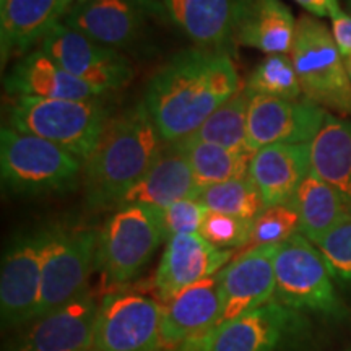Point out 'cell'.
I'll return each instance as SVG.
<instances>
[{
	"label": "cell",
	"instance_id": "6da1fadb",
	"mask_svg": "<svg viewBox=\"0 0 351 351\" xmlns=\"http://www.w3.org/2000/svg\"><path fill=\"white\" fill-rule=\"evenodd\" d=\"M241 88L230 52L187 49L171 57L148 82L145 106L165 143L191 137Z\"/></svg>",
	"mask_w": 351,
	"mask_h": 351
},
{
	"label": "cell",
	"instance_id": "7a4b0ae2",
	"mask_svg": "<svg viewBox=\"0 0 351 351\" xmlns=\"http://www.w3.org/2000/svg\"><path fill=\"white\" fill-rule=\"evenodd\" d=\"M145 103L109 117L103 134L83 161V187L93 208L117 207L165 150Z\"/></svg>",
	"mask_w": 351,
	"mask_h": 351
},
{
	"label": "cell",
	"instance_id": "3957f363",
	"mask_svg": "<svg viewBox=\"0 0 351 351\" xmlns=\"http://www.w3.org/2000/svg\"><path fill=\"white\" fill-rule=\"evenodd\" d=\"M109 111L101 98L44 99L16 96L8 109V125L64 148L85 161L103 134Z\"/></svg>",
	"mask_w": 351,
	"mask_h": 351
},
{
	"label": "cell",
	"instance_id": "277c9868",
	"mask_svg": "<svg viewBox=\"0 0 351 351\" xmlns=\"http://www.w3.org/2000/svg\"><path fill=\"white\" fill-rule=\"evenodd\" d=\"M0 173L3 187L13 194H59L77 187L83 163L47 140L2 127Z\"/></svg>",
	"mask_w": 351,
	"mask_h": 351
},
{
	"label": "cell",
	"instance_id": "5b68a950",
	"mask_svg": "<svg viewBox=\"0 0 351 351\" xmlns=\"http://www.w3.org/2000/svg\"><path fill=\"white\" fill-rule=\"evenodd\" d=\"M304 99L337 116H351V80L335 38L317 16L301 15L291 54Z\"/></svg>",
	"mask_w": 351,
	"mask_h": 351
},
{
	"label": "cell",
	"instance_id": "8992f818",
	"mask_svg": "<svg viewBox=\"0 0 351 351\" xmlns=\"http://www.w3.org/2000/svg\"><path fill=\"white\" fill-rule=\"evenodd\" d=\"M274 300L301 314L343 317L346 311L326 258L301 232L278 245Z\"/></svg>",
	"mask_w": 351,
	"mask_h": 351
},
{
	"label": "cell",
	"instance_id": "52a82bcc",
	"mask_svg": "<svg viewBox=\"0 0 351 351\" xmlns=\"http://www.w3.org/2000/svg\"><path fill=\"white\" fill-rule=\"evenodd\" d=\"M163 239L156 208H117L98 232L95 269L108 287L127 285L145 269Z\"/></svg>",
	"mask_w": 351,
	"mask_h": 351
},
{
	"label": "cell",
	"instance_id": "ba28073f",
	"mask_svg": "<svg viewBox=\"0 0 351 351\" xmlns=\"http://www.w3.org/2000/svg\"><path fill=\"white\" fill-rule=\"evenodd\" d=\"M98 232L85 228H49L43 254L41 298L36 317L67 304L88 289L95 269Z\"/></svg>",
	"mask_w": 351,
	"mask_h": 351
},
{
	"label": "cell",
	"instance_id": "9c48e42d",
	"mask_svg": "<svg viewBox=\"0 0 351 351\" xmlns=\"http://www.w3.org/2000/svg\"><path fill=\"white\" fill-rule=\"evenodd\" d=\"M49 228L21 232L3 254L0 270V317L3 328L36 319L43 283V254Z\"/></svg>",
	"mask_w": 351,
	"mask_h": 351
},
{
	"label": "cell",
	"instance_id": "30bf717a",
	"mask_svg": "<svg viewBox=\"0 0 351 351\" xmlns=\"http://www.w3.org/2000/svg\"><path fill=\"white\" fill-rule=\"evenodd\" d=\"M161 304L138 293H109L99 302L93 351H161Z\"/></svg>",
	"mask_w": 351,
	"mask_h": 351
},
{
	"label": "cell",
	"instance_id": "8fae6325",
	"mask_svg": "<svg viewBox=\"0 0 351 351\" xmlns=\"http://www.w3.org/2000/svg\"><path fill=\"white\" fill-rule=\"evenodd\" d=\"M41 49L65 72L104 93L125 86L134 77L127 57L60 21L41 41Z\"/></svg>",
	"mask_w": 351,
	"mask_h": 351
},
{
	"label": "cell",
	"instance_id": "7c38bea8",
	"mask_svg": "<svg viewBox=\"0 0 351 351\" xmlns=\"http://www.w3.org/2000/svg\"><path fill=\"white\" fill-rule=\"evenodd\" d=\"M99 304L90 289L33 319L5 351H93Z\"/></svg>",
	"mask_w": 351,
	"mask_h": 351
},
{
	"label": "cell",
	"instance_id": "4fadbf2b",
	"mask_svg": "<svg viewBox=\"0 0 351 351\" xmlns=\"http://www.w3.org/2000/svg\"><path fill=\"white\" fill-rule=\"evenodd\" d=\"M327 111L307 99L252 95L247 135L254 152L270 145L311 143L322 129Z\"/></svg>",
	"mask_w": 351,
	"mask_h": 351
},
{
	"label": "cell",
	"instance_id": "5bb4252c",
	"mask_svg": "<svg viewBox=\"0 0 351 351\" xmlns=\"http://www.w3.org/2000/svg\"><path fill=\"white\" fill-rule=\"evenodd\" d=\"M161 304V302H160ZM221 271L184 288L161 304V343L174 351L187 340L207 337L213 341L221 315Z\"/></svg>",
	"mask_w": 351,
	"mask_h": 351
},
{
	"label": "cell",
	"instance_id": "9a60e30c",
	"mask_svg": "<svg viewBox=\"0 0 351 351\" xmlns=\"http://www.w3.org/2000/svg\"><path fill=\"white\" fill-rule=\"evenodd\" d=\"M156 0H77L62 23L112 49H124L142 34Z\"/></svg>",
	"mask_w": 351,
	"mask_h": 351
},
{
	"label": "cell",
	"instance_id": "2e32d148",
	"mask_svg": "<svg viewBox=\"0 0 351 351\" xmlns=\"http://www.w3.org/2000/svg\"><path fill=\"white\" fill-rule=\"evenodd\" d=\"M278 245L241 252L221 270V315L217 330L275 298V256Z\"/></svg>",
	"mask_w": 351,
	"mask_h": 351
},
{
	"label": "cell",
	"instance_id": "e0dca14e",
	"mask_svg": "<svg viewBox=\"0 0 351 351\" xmlns=\"http://www.w3.org/2000/svg\"><path fill=\"white\" fill-rule=\"evenodd\" d=\"M245 0H156L158 15L169 20L202 49L230 52Z\"/></svg>",
	"mask_w": 351,
	"mask_h": 351
},
{
	"label": "cell",
	"instance_id": "ac0fdd59",
	"mask_svg": "<svg viewBox=\"0 0 351 351\" xmlns=\"http://www.w3.org/2000/svg\"><path fill=\"white\" fill-rule=\"evenodd\" d=\"M234 251L215 247L200 234H179L166 241L155 274L156 301L161 304L191 287L221 271L232 261Z\"/></svg>",
	"mask_w": 351,
	"mask_h": 351
},
{
	"label": "cell",
	"instance_id": "d6986e66",
	"mask_svg": "<svg viewBox=\"0 0 351 351\" xmlns=\"http://www.w3.org/2000/svg\"><path fill=\"white\" fill-rule=\"evenodd\" d=\"M304 324L301 313L271 300L219 327L210 351H278Z\"/></svg>",
	"mask_w": 351,
	"mask_h": 351
},
{
	"label": "cell",
	"instance_id": "ffe728a7",
	"mask_svg": "<svg viewBox=\"0 0 351 351\" xmlns=\"http://www.w3.org/2000/svg\"><path fill=\"white\" fill-rule=\"evenodd\" d=\"M5 90L12 96H32L44 99H96L104 93L70 75L43 49L32 51L16 60L7 73Z\"/></svg>",
	"mask_w": 351,
	"mask_h": 351
},
{
	"label": "cell",
	"instance_id": "44dd1931",
	"mask_svg": "<svg viewBox=\"0 0 351 351\" xmlns=\"http://www.w3.org/2000/svg\"><path fill=\"white\" fill-rule=\"evenodd\" d=\"M72 5V0H0L2 65L41 43Z\"/></svg>",
	"mask_w": 351,
	"mask_h": 351
},
{
	"label": "cell",
	"instance_id": "7402d4cb",
	"mask_svg": "<svg viewBox=\"0 0 351 351\" xmlns=\"http://www.w3.org/2000/svg\"><path fill=\"white\" fill-rule=\"evenodd\" d=\"M197 195L199 189L186 152L179 143H166L155 165L122 197L117 208L130 205L165 208L174 202Z\"/></svg>",
	"mask_w": 351,
	"mask_h": 351
},
{
	"label": "cell",
	"instance_id": "603a6c76",
	"mask_svg": "<svg viewBox=\"0 0 351 351\" xmlns=\"http://www.w3.org/2000/svg\"><path fill=\"white\" fill-rule=\"evenodd\" d=\"M311 173V143L270 145L252 158L249 178L267 207L288 204Z\"/></svg>",
	"mask_w": 351,
	"mask_h": 351
},
{
	"label": "cell",
	"instance_id": "cb8c5ba5",
	"mask_svg": "<svg viewBox=\"0 0 351 351\" xmlns=\"http://www.w3.org/2000/svg\"><path fill=\"white\" fill-rule=\"evenodd\" d=\"M298 21L282 0H245L236 32V46L267 56H289Z\"/></svg>",
	"mask_w": 351,
	"mask_h": 351
},
{
	"label": "cell",
	"instance_id": "d4e9b609",
	"mask_svg": "<svg viewBox=\"0 0 351 351\" xmlns=\"http://www.w3.org/2000/svg\"><path fill=\"white\" fill-rule=\"evenodd\" d=\"M311 173L335 189L351 210V119L327 114L311 142Z\"/></svg>",
	"mask_w": 351,
	"mask_h": 351
},
{
	"label": "cell",
	"instance_id": "484cf974",
	"mask_svg": "<svg viewBox=\"0 0 351 351\" xmlns=\"http://www.w3.org/2000/svg\"><path fill=\"white\" fill-rule=\"evenodd\" d=\"M291 204L300 215V232L313 244L351 218V210L339 192L313 173L296 189Z\"/></svg>",
	"mask_w": 351,
	"mask_h": 351
},
{
	"label": "cell",
	"instance_id": "4316f807",
	"mask_svg": "<svg viewBox=\"0 0 351 351\" xmlns=\"http://www.w3.org/2000/svg\"><path fill=\"white\" fill-rule=\"evenodd\" d=\"M252 93L247 88L241 86L226 103H223L207 121L197 129L189 142H207L228 150L256 153L249 145L247 121H249V104H251Z\"/></svg>",
	"mask_w": 351,
	"mask_h": 351
},
{
	"label": "cell",
	"instance_id": "83f0119b",
	"mask_svg": "<svg viewBox=\"0 0 351 351\" xmlns=\"http://www.w3.org/2000/svg\"><path fill=\"white\" fill-rule=\"evenodd\" d=\"M178 143L189 158L199 192L215 184L249 178V169L256 153L228 150L207 142L182 140Z\"/></svg>",
	"mask_w": 351,
	"mask_h": 351
},
{
	"label": "cell",
	"instance_id": "f1b7e54d",
	"mask_svg": "<svg viewBox=\"0 0 351 351\" xmlns=\"http://www.w3.org/2000/svg\"><path fill=\"white\" fill-rule=\"evenodd\" d=\"M202 204L212 212L225 213L245 221H254L263 210L265 204L251 178L234 179L202 189L197 195Z\"/></svg>",
	"mask_w": 351,
	"mask_h": 351
},
{
	"label": "cell",
	"instance_id": "f546056e",
	"mask_svg": "<svg viewBox=\"0 0 351 351\" xmlns=\"http://www.w3.org/2000/svg\"><path fill=\"white\" fill-rule=\"evenodd\" d=\"M245 88L252 95H265L282 99L298 101L302 96L291 57L285 54L263 57L249 75Z\"/></svg>",
	"mask_w": 351,
	"mask_h": 351
},
{
	"label": "cell",
	"instance_id": "4dcf8cb0",
	"mask_svg": "<svg viewBox=\"0 0 351 351\" xmlns=\"http://www.w3.org/2000/svg\"><path fill=\"white\" fill-rule=\"evenodd\" d=\"M298 232H300V215L291 200L288 204L267 207L254 219L251 238L244 251L262 245H280Z\"/></svg>",
	"mask_w": 351,
	"mask_h": 351
},
{
	"label": "cell",
	"instance_id": "1f68e13d",
	"mask_svg": "<svg viewBox=\"0 0 351 351\" xmlns=\"http://www.w3.org/2000/svg\"><path fill=\"white\" fill-rule=\"evenodd\" d=\"M315 245L326 258L335 287L351 301V218L333 228Z\"/></svg>",
	"mask_w": 351,
	"mask_h": 351
},
{
	"label": "cell",
	"instance_id": "d6a6232c",
	"mask_svg": "<svg viewBox=\"0 0 351 351\" xmlns=\"http://www.w3.org/2000/svg\"><path fill=\"white\" fill-rule=\"evenodd\" d=\"M252 223L254 221H245V219L208 210L199 234L215 247L223 249V251H236L247 245Z\"/></svg>",
	"mask_w": 351,
	"mask_h": 351
},
{
	"label": "cell",
	"instance_id": "836d02e7",
	"mask_svg": "<svg viewBox=\"0 0 351 351\" xmlns=\"http://www.w3.org/2000/svg\"><path fill=\"white\" fill-rule=\"evenodd\" d=\"M156 212L165 239L169 241L179 234H199L208 210L197 197H189Z\"/></svg>",
	"mask_w": 351,
	"mask_h": 351
},
{
	"label": "cell",
	"instance_id": "e575fe53",
	"mask_svg": "<svg viewBox=\"0 0 351 351\" xmlns=\"http://www.w3.org/2000/svg\"><path fill=\"white\" fill-rule=\"evenodd\" d=\"M332 34L341 56L351 54V15L346 13L340 3H337L330 12Z\"/></svg>",
	"mask_w": 351,
	"mask_h": 351
},
{
	"label": "cell",
	"instance_id": "d590c367",
	"mask_svg": "<svg viewBox=\"0 0 351 351\" xmlns=\"http://www.w3.org/2000/svg\"><path fill=\"white\" fill-rule=\"evenodd\" d=\"M301 7H304L307 12L313 13L317 19H324V16H330L332 8L340 3L339 0H296Z\"/></svg>",
	"mask_w": 351,
	"mask_h": 351
},
{
	"label": "cell",
	"instance_id": "8d00e7d4",
	"mask_svg": "<svg viewBox=\"0 0 351 351\" xmlns=\"http://www.w3.org/2000/svg\"><path fill=\"white\" fill-rule=\"evenodd\" d=\"M343 60H345V67H346V72H348V75H350V80H351V54H346V56H343Z\"/></svg>",
	"mask_w": 351,
	"mask_h": 351
},
{
	"label": "cell",
	"instance_id": "74e56055",
	"mask_svg": "<svg viewBox=\"0 0 351 351\" xmlns=\"http://www.w3.org/2000/svg\"><path fill=\"white\" fill-rule=\"evenodd\" d=\"M346 5L350 8V15H351V0H346Z\"/></svg>",
	"mask_w": 351,
	"mask_h": 351
},
{
	"label": "cell",
	"instance_id": "f35d334b",
	"mask_svg": "<svg viewBox=\"0 0 351 351\" xmlns=\"http://www.w3.org/2000/svg\"><path fill=\"white\" fill-rule=\"evenodd\" d=\"M72 2H73V3H75V2H77V0H72Z\"/></svg>",
	"mask_w": 351,
	"mask_h": 351
},
{
	"label": "cell",
	"instance_id": "ab89813d",
	"mask_svg": "<svg viewBox=\"0 0 351 351\" xmlns=\"http://www.w3.org/2000/svg\"><path fill=\"white\" fill-rule=\"evenodd\" d=\"M348 351H351V350H348Z\"/></svg>",
	"mask_w": 351,
	"mask_h": 351
}]
</instances>
